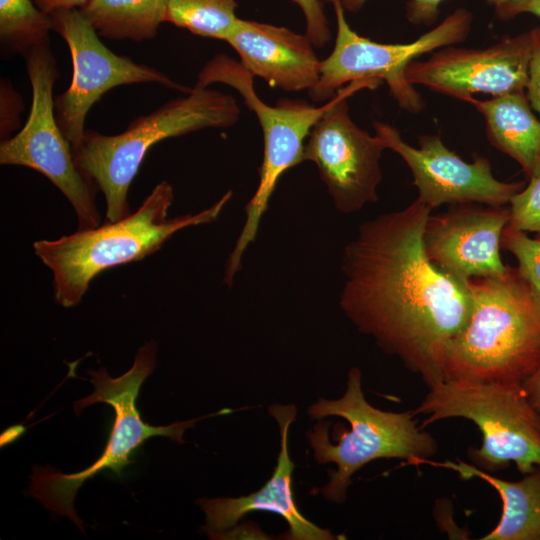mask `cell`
Wrapping results in <instances>:
<instances>
[{
    "mask_svg": "<svg viewBox=\"0 0 540 540\" xmlns=\"http://www.w3.org/2000/svg\"><path fill=\"white\" fill-rule=\"evenodd\" d=\"M32 88L29 116L23 127L0 143V164L31 168L47 177L73 207L78 230L96 228L101 217L96 206L98 186L76 166L70 142L55 116L53 87L59 77L50 42L25 55Z\"/></svg>",
    "mask_w": 540,
    "mask_h": 540,
    "instance_id": "10",
    "label": "cell"
},
{
    "mask_svg": "<svg viewBox=\"0 0 540 540\" xmlns=\"http://www.w3.org/2000/svg\"><path fill=\"white\" fill-rule=\"evenodd\" d=\"M268 412L278 423L280 434V450L272 476L259 490L246 496L198 499L197 503L205 514V532L212 539L237 525L249 512L264 511L278 514L287 522L289 529L283 537L285 539H340L329 529L308 520L296 505L292 484L294 463L288 449L289 428L296 420V406L272 404Z\"/></svg>",
    "mask_w": 540,
    "mask_h": 540,
    "instance_id": "16",
    "label": "cell"
},
{
    "mask_svg": "<svg viewBox=\"0 0 540 540\" xmlns=\"http://www.w3.org/2000/svg\"><path fill=\"white\" fill-rule=\"evenodd\" d=\"M324 1L333 7L337 28L334 48L326 59L321 60L319 80L308 90V96L317 102L330 101L347 83L384 81L401 109L420 113L425 109V101L407 80V66L424 54L462 43L472 29V12L458 8L413 42L378 43L350 27L340 0Z\"/></svg>",
    "mask_w": 540,
    "mask_h": 540,
    "instance_id": "9",
    "label": "cell"
},
{
    "mask_svg": "<svg viewBox=\"0 0 540 540\" xmlns=\"http://www.w3.org/2000/svg\"><path fill=\"white\" fill-rule=\"evenodd\" d=\"M254 76L241 64L225 54L210 59L200 70L194 87L208 88L214 83L234 88L258 119L263 134L264 151L259 168V183L245 206L246 218L237 242L229 255L224 281L232 285L241 268L244 252L257 235L261 219L280 177L303 162L305 140L322 117L330 101L320 107L301 99H280L275 106L261 100L254 88Z\"/></svg>",
    "mask_w": 540,
    "mask_h": 540,
    "instance_id": "8",
    "label": "cell"
},
{
    "mask_svg": "<svg viewBox=\"0 0 540 540\" xmlns=\"http://www.w3.org/2000/svg\"><path fill=\"white\" fill-rule=\"evenodd\" d=\"M24 110L21 95L14 89L11 82L1 78L0 83V136L1 140L10 137L11 133L21 127L20 116Z\"/></svg>",
    "mask_w": 540,
    "mask_h": 540,
    "instance_id": "26",
    "label": "cell"
},
{
    "mask_svg": "<svg viewBox=\"0 0 540 540\" xmlns=\"http://www.w3.org/2000/svg\"><path fill=\"white\" fill-rule=\"evenodd\" d=\"M418 464L453 470L462 479L478 477L496 489L502 500L501 517L482 540H540V466L519 481H506L460 460L423 459Z\"/></svg>",
    "mask_w": 540,
    "mask_h": 540,
    "instance_id": "19",
    "label": "cell"
},
{
    "mask_svg": "<svg viewBox=\"0 0 540 540\" xmlns=\"http://www.w3.org/2000/svg\"><path fill=\"white\" fill-rule=\"evenodd\" d=\"M501 246L514 255L518 272L540 295V237L506 226Z\"/></svg>",
    "mask_w": 540,
    "mask_h": 540,
    "instance_id": "23",
    "label": "cell"
},
{
    "mask_svg": "<svg viewBox=\"0 0 540 540\" xmlns=\"http://www.w3.org/2000/svg\"><path fill=\"white\" fill-rule=\"evenodd\" d=\"M88 0H34L43 12L51 14L59 9H78Z\"/></svg>",
    "mask_w": 540,
    "mask_h": 540,
    "instance_id": "32",
    "label": "cell"
},
{
    "mask_svg": "<svg viewBox=\"0 0 540 540\" xmlns=\"http://www.w3.org/2000/svg\"><path fill=\"white\" fill-rule=\"evenodd\" d=\"M226 42L253 76L272 87L308 91L319 80L321 60L305 34L239 18Z\"/></svg>",
    "mask_w": 540,
    "mask_h": 540,
    "instance_id": "17",
    "label": "cell"
},
{
    "mask_svg": "<svg viewBox=\"0 0 540 540\" xmlns=\"http://www.w3.org/2000/svg\"><path fill=\"white\" fill-rule=\"evenodd\" d=\"M485 120L489 142L513 158L528 179L540 175V120L525 91L470 103Z\"/></svg>",
    "mask_w": 540,
    "mask_h": 540,
    "instance_id": "18",
    "label": "cell"
},
{
    "mask_svg": "<svg viewBox=\"0 0 540 540\" xmlns=\"http://www.w3.org/2000/svg\"><path fill=\"white\" fill-rule=\"evenodd\" d=\"M212 539H271L269 535L253 522H244L240 525H235L229 530L215 535Z\"/></svg>",
    "mask_w": 540,
    "mask_h": 540,
    "instance_id": "30",
    "label": "cell"
},
{
    "mask_svg": "<svg viewBox=\"0 0 540 540\" xmlns=\"http://www.w3.org/2000/svg\"><path fill=\"white\" fill-rule=\"evenodd\" d=\"M361 380L360 369L352 367L341 398H320L307 409L311 419L319 420L306 433L315 461L337 466L329 470L330 479L320 492L337 504L345 502L352 476L369 462L398 458L416 465L438 450L436 439L417 425L413 410L391 412L372 406Z\"/></svg>",
    "mask_w": 540,
    "mask_h": 540,
    "instance_id": "4",
    "label": "cell"
},
{
    "mask_svg": "<svg viewBox=\"0 0 540 540\" xmlns=\"http://www.w3.org/2000/svg\"><path fill=\"white\" fill-rule=\"evenodd\" d=\"M494 9L495 15L503 21L524 13L540 17V0H506Z\"/></svg>",
    "mask_w": 540,
    "mask_h": 540,
    "instance_id": "29",
    "label": "cell"
},
{
    "mask_svg": "<svg viewBox=\"0 0 540 540\" xmlns=\"http://www.w3.org/2000/svg\"><path fill=\"white\" fill-rule=\"evenodd\" d=\"M431 209L418 199L365 221L345 247L340 306L363 334L420 376L428 389L445 381L448 343L467 322L468 283L426 256Z\"/></svg>",
    "mask_w": 540,
    "mask_h": 540,
    "instance_id": "1",
    "label": "cell"
},
{
    "mask_svg": "<svg viewBox=\"0 0 540 540\" xmlns=\"http://www.w3.org/2000/svg\"><path fill=\"white\" fill-rule=\"evenodd\" d=\"M469 318L448 343L445 380L523 384L540 366V295L516 267L474 278Z\"/></svg>",
    "mask_w": 540,
    "mask_h": 540,
    "instance_id": "2",
    "label": "cell"
},
{
    "mask_svg": "<svg viewBox=\"0 0 540 540\" xmlns=\"http://www.w3.org/2000/svg\"><path fill=\"white\" fill-rule=\"evenodd\" d=\"M368 0H340L345 12H359ZM445 0H408L405 4V16L408 22L414 25L430 26L440 15V6ZM494 8L506 0H485Z\"/></svg>",
    "mask_w": 540,
    "mask_h": 540,
    "instance_id": "25",
    "label": "cell"
},
{
    "mask_svg": "<svg viewBox=\"0 0 540 540\" xmlns=\"http://www.w3.org/2000/svg\"><path fill=\"white\" fill-rule=\"evenodd\" d=\"M78 11L99 36L112 40H150L166 22L165 0H88Z\"/></svg>",
    "mask_w": 540,
    "mask_h": 540,
    "instance_id": "20",
    "label": "cell"
},
{
    "mask_svg": "<svg viewBox=\"0 0 540 540\" xmlns=\"http://www.w3.org/2000/svg\"><path fill=\"white\" fill-rule=\"evenodd\" d=\"M522 386L530 403L540 412V366Z\"/></svg>",
    "mask_w": 540,
    "mask_h": 540,
    "instance_id": "31",
    "label": "cell"
},
{
    "mask_svg": "<svg viewBox=\"0 0 540 540\" xmlns=\"http://www.w3.org/2000/svg\"><path fill=\"white\" fill-rule=\"evenodd\" d=\"M53 22L34 0H0V42L9 56L49 43Z\"/></svg>",
    "mask_w": 540,
    "mask_h": 540,
    "instance_id": "21",
    "label": "cell"
},
{
    "mask_svg": "<svg viewBox=\"0 0 540 540\" xmlns=\"http://www.w3.org/2000/svg\"><path fill=\"white\" fill-rule=\"evenodd\" d=\"M166 22L194 35L226 41L238 17L236 0H165Z\"/></svg>",
    "mask_w": 540,
    "mask_h": 540,
    "instance_id": "22",
    "label": "cell"
},
{
    "mask_svg": "<svg viewBox=\"0 0 540 540\" xmlns=\"http://www.w3.org/2000/svg\"><path fill=\"white\" fill-rule=\"evenodd\" d=\"M157 344L145 343L137 352L132 367L123 375L112 378L105 368L89 371L93 392L76 401L75 413L94 403H106L113 407L115 418L109 440L101 456L86 469L65 474L50 466L36 465L33 468L29 495L36 498L48 510L70 518L84 533V524L74 509V500L79 488L102 470L110 469L118 477L122 470L133 463L131 456L147 439L165 436L183 443L184 431L192 427L203 416L167 426H152L142 420L136 406L140 388L156 366Z\"/></svg>",
    "mask_w": 540,
    "mask_h": 540,
    "instance_id": "6",
    "label": "cell"
},
{
    "mask_svg": "<svg viewBox=\"0 0 540 540\" xmlns=\"http://www.w3.org/2000/svg\"><path fill=\"white\" fill-rule=\"evenodd\" d=\"M23 431L24 429L19 425L4 431V433L1 435V446H3V444H7L8 442L14 441L23 433Z\"/></svg>",
    "mask_w": 540,
    "mask_h": 540,
    "instance_id": "33",
    "label": "cell"
},
{
    "mask_svg": "<svg viewBox=\"0 0 540 540\" xmlns=\"http://www.w3.org/2000/svg\"><path fill=\"white\" fill-rule=\"evenodd\" d=\"M532 54L531 31L485 48L447 46L414 60L405 75L412 85L471 103L477 93L493 97L525 91Z\"/></svg>",
    "mask_w": 540,
    "mask_h": 540,
    "instance_id": "14",
    "label": "cell"
},
{
    "mask_svg": "<svg viewBox=\"0 0 540 540\" xmlns=\"http://www.w3.org/2000/svg\"><path fill=\"white\" fill-rule=\"evenodd\" d=\"M375 81H355L341 88L313 126L303 151V161L313 162L336 209L343 214L359 211L378 200L382 181L380 158L386 149L351 119L347 99L354 92L374 89Z\"/></svg>",
    "mask_w": 540,
    "mask_h": 540,
    "instance_id": "11",
    "label": "cell"
},
{
    "mask_svg": "<svg viewBox=\"0 0 540 540\" xmlns=\"http://www.w3.org/2000/svg\"><path fill=\"white\" fill-rule=\"evenodd\" d=\"M508 227L540 237V175L529 179L527 186L509 201Z\"/></svg>",
    "mask_w": 540,
    "mask_h": 540,
    "instance_id": "24",
    "label": "cell"
},
{
    "mask_svg": "<svg viewBox=\"0 0 540 540\" xmlns=\"http://www.w3.org/2000/svg\"><path fill=\"white\" fill-rule=\"evenodd\" d=\"M303 12L306 22L305 35L314 47L321 48L331 40V30L323 2L320 0H290Z\"/></svg>",
    "mask_w": 540,
    "mask_h": 540,
    "instance_id": "27",
    "label": "cell"
},
{
    "mask_svg": "<svg viewBox=\"0 0 540 540\" xmlns=\"http://www.w3.org/2000/svg\"><path fill=\"white\" fill-rule=\"evenodd\" d=\"M510 220L509 208L478 203L451 205L429 215L423 231L428 259L442 271L467 283L504 275L500 247Z\"/></svg>",
    "mask_w": 540,
    "mask_h": 540,
    "instance_id": "15",
    "label": "cell"
},
{
    "mask_svg": "<svg viewBox=\"0 0 540 540\" xmlns=\"http://www.w3.org/2000/svg\"><path fill=\"white\" fill-rule=\"evenodd\" d=\"M422 414V428L447 418H464L482 433L470 459L481 468L502 469L514 462L523 475L540 466V412L522 384L448 379L429 389L413 410Z\"/></svg>",
    "mask_w": 540,
    "mask_h": 540,
    "instance_id": "7",
    "label": "cell"
},
{
    "mask_svg": "<svg viewBox=\"0 0 540 540\" xmlns=\"http://www.w3.org/2000/svg\"><path fill=\"white\" fill-rule=\"evenodd\" d=\"M373 128L385 148L397 153L406 163L418 190L417 199L431 210L443 204L505 206L525 187L522 181L496 179L486 157L476 156L473 162L464 161L446 147L437 134L419 136L416 148L387 123L376 121Z\"/></svg>",
    "mask_w": 540,
    "mask_h": 540,
    "instance_id": "13",
    "label": "cell"
},
{
    "mask_svg": "<svg viewBox=\"0 0 540 540\" xmlns=\"http://www.w3.org/2000/svg\"><path fill=\"white\" fill-rule=\"evenodd\" d=\"M240 112L232 95L193 87L186 96L136 117L122 133L105 135L86 130L72 154L76 166L104 194L105 222L119 221L131 213L128 190L152 146L206 128L233 126Z\"/></svg>",
    "mask_w": 540,
    "mask_h": 540,
    "instance_id": "5",
    "label": "cell"
},
{
    "mask_svg": "<svg viewBox=\"0 0 540 540\" xmlns=\"http://www.w3.org/2000/svg\"><path fill=\"white\" fill-rule=\"evenodd\" d=\"M50 16L53 31L65 40L72 58L71 84L55 98L56 120L72 149L83 139L89 110L114 87L158 83L185 93L191 91L192 88L174 82L153 67L116 55L102 43L78 9H59Z\"/></svg>",
    "mask_w": 540,
    "mask_h": 540,
    "instance_id": "12",
    "label": "cell"
},
{
    "mask_svg": "<svg viewBox=\"0 0 540 540\" xmlns=\"http://www.w3.org/2000/svg\"><path fill=\"white\" fill-rule=\"evenodd\" d=\"M530 31L532 54L525 93L532 109L540 115V26L534 27Z\"/></svg>",
    "mask_w": 540,
    "mask_h": 540,
    "instance_id": "28",
    "label": "cell"
},
{
    "mask_svg": "<svg viewBox=\"0 0 540 540\" xmlns=\"http://www.w3.org/2000/svg\"><path fill=\"white\" fill-rule=\"evenodd\" d=\"M231 197L229 190L200 212L168 218L174 190L161 181L135 212L119 221L36 241V256L53 274L55 301L66 308L78 305L98 274L150 256L184 228L215 221Z\"/></svg>",
    "mask_w": 540,
    "mask_h": 540,
    "instance_id": "3",
    "label": "cell"
}]
</instances>
